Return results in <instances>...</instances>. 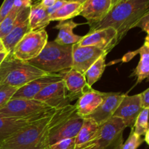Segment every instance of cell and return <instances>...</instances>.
I'll list each match as a JSON object with an SVG mask.
<instances>
[{
  "instance_id": "6da1fadb",
  "label": "cell",
  "mask_w": 149,
  "mask_h": 149,
  "mask_svg": "<svg viewBox=\"0 0 149 149\" xmlns=\"http://www.w3.org/2000/svg\"><path fill=\"white\" fill-rule=\"evenodd\" d=\"M76 109L68 105L57 109L55 113L26 126L0 145L1 149H49L50 130L65 116Z\"/></svg>"
},
{
  "instance_id": "7a4b0ae2",
  "label": "cell",
  "mask_w": 149,
  "mask_h": 149,
  "mask_svg": "<svg viewBox=\"0 0 149 149\" xmlns=\"http://www.w3.org/2000/svg\"><path fill=\"white\" fill-rule=\"evenodd\" d=\"M149 13V0H122L112 7L107 15L97 23L90 24V31L113 28L118 44Z\"/></svg>"
},
{
  "instance_id": "3957f363",
  "label": "cell",
  "mask_w": 149,
  "mask_h": 149,
  "mask_svg": "<svg viewBox=\"0 0 149 149\" xmlns=\"http://www.w3.org/2000/svg\"><path fill=\"white\" fill-rule=\"evenodd\" d=\"M47 74L26 61L9 53L0 65V84L20 88L30 81Z\"/></svg>"
},
{
  "instance_id": "277c9868",
  "label": "cell",
  "mask_w": 149,
  "mask_h": 149,
  "mask_svg": "<svg viewBox=\"0 0 149 149\" xmlns=\"http://www.w3.org/2000/svg\"><path fill=\"white\" fill-rule=\"evenodd\" d=\"M72 49L73 45L48 42L40 54L28 63L47 74H58L72 68Z\"/></svg>"
},
{
  "instance_id": "5b68a950",
  "label": "cell",
  "mask_w": 149,
  "mask_h": 149,
  "mask_svg": "<svg viewBox=\"0 0 149 149\" xmlns=\"http://www.w3.org/2000/svg\"><path fill=\"white\" fill-rule=\"evenodd\" d=\"M48 42L46 30L30 31L15 45L12 55L17 59L28 61L36 58Z\"/></svg>"
},
{
  "instance_id": "8992f818",
  "label": "cell",
  "mask_w": 149,
  "mask_h": 149,
  "mask_svg": "<svg viewBox=\"0 0 149 149\" xmlns=\"http://www.w3.org/2000/svg\"><path fill=\"white\" fill-rule=\"evenodd\" d=\"M126 127L122 119L113 116L100 125L95 137L81 149H106L117 140H122V133Z\"/></svg>"
},
{
  "instance_id": "52a82bcc",
  "label": "cell",
  "mask_w": 149,
  "mask_h": 149,
  "mask_svg": "<svg viewBox=\"0 0 149 149\" xmlns=\"http://www.w3.org/2000/svg\"><path fill=\"white\" fill-rule=\"evenodd\" d=\"M52 109L35 99L12 98L0 109V116L5 117H27Z\"/></svg>"
},
{
  "instance_id": "ba28073f",
  "label": "cell",
  "mask_w": 149,
  "mask_h": 149,
  "mask_svg": "<svg viewBox=\"0 0 149 149\" xmlns=\"http://www.w3.org/2000/svg\"><path fill=\"white\" fill-rule=\"evenodd\" d=\"M84 119L77 113V109L63 118L50 130L49 146L64 139L75 138L82 126Z\"/></svg>"
},
{
  "instance_id": "9c48e42d",
  "label": "cell",
  "mask_w": 149,
  "mask_h": 149,
  "mask_svg": "<svg viewBox=\"0 0 149 149\" xmlns=\"http://www.w3.org/2000/svg\"><path fill=\"white\" fill-rule=\"evenodd\" d=\"M56 111L57 109H51L35 116L22 118L0 116V145L30 124L44 117L51 116Z\"/></svg>"
},
{
  "instance_id": "30bf717a",
  "label": "cell",
  "mask_w": 149,
  "mask_h": 149,
  "mask_svg": "<svg viewBox=\"0 0 149 149\" xmlns=\"http://www.w3.org/2000/svg\"><path fill=\"white\" fill-rule=\"evenodd\" d=\"M63 80L47 86L33 99L55 109H60L70 105L72 102L68 94Z\"/></svg>"
},
{
  "instance_id": "8fae6325",
  "label": "cell",
  "mask_w": 149,
  "mask_h": 149,
  "mask_svg": "<svg viewBox=\"0 0 149 149\" xmlns=\"http://www.w3.org/2000/svg\"><path fill=\"white\" fill-rule=\"evenodd\" d=\"M79 46H88L98 48L109 53L118 45L117 33L113 28H106L93 32H89L82 36L77 44Z\"/></svg>"
},
{
  "instance_id": "7c38bea8",
  "label": "cell",
  "mask_w": 149,
  "mask_h": 149,
  "mask_svg": "<svg viewBox=\"0 0 149 149\" xmlns=\"http://www.w3.org/2000/svg\"><path fill=\"white\" fill-rule=\"evenodd\" d=\"M142 110L141 93L134 95L125 94L113 116L122 119L127 127L132 128L137 117Z\"/></svg>"
},
{
  "instance_id": "4fadbf2b",
  "label": "cell",
  "mask_w": 149,
  "mask_h": 149,
  "mask_svg": "<svg viewBox=\"0 0 149 149\" xmlns=\"http://www.w3.org/2000/svg\"><path fill=\"white\" fill-rule=\"evenodd\" d=\"M105 53L101 49L93 47L73 45L72 68L84 74L88 68Z\"/></svg>"
},
{
  "instance_id": "5bb4252c",
  "label": "cell",
  "mask_w": 149,
  "mask_h": 149,
  "mask_svg": "<svg viewBox=\"0 0 149 149\" xmlns=\"http://www.w3.org/2000/svg\"><path fill=\"white\" fill-rule=\"evenodd\" d=\"M30 9L31 7H26L19 12L14 27L5 37L1 39L9 53H12L15 45L26 33L31 31L29 19Z\"/></svg>"
},
{
  "instance_id": "9a60e30c",
  "label": "cell",
  "mask_w": 149,
  "mask_h": 149,
  "mask_svg": "<svg viewBox=\"0 0 149 149\" xmlns=\"http://www.w3.org/2000/svg\"><path fill=\"white\" fill-rule=\"evenodd\" d=\"M65 83L67 91H68L71 100L78 99L81 95L92 87L87 85L84 74L71 68L58 73Z\"/></svg>"
},
{
  "instance_id": "2e32d148",
  "label": "cell",
  "mask_w": 149,
  "mask_h": 149,
  "mask_svg": "<svg viewBox=\"0 0 149 149\" xmlns=\"http://www.w3.org/2000/svg\"><path fill=\"white\" fill-rule=\"evenodd\" d=\"M61 80H63L62 77L58 74H47L19 88L12 98L33 99V97L47 86Z\"/></svg>"
},
{
  "instance_id": "e0dca14e",
  "label": "cell",
  "mask_w": 149,
  "mask_h": 149,
  "mask_svg": "<svg viewBox=\"0 0 149 149\" xmlns=\"http://www.w3.org/2000/svg\"><path fill=\"white\" fill-rule=\"evenodd\" d=\"M111 9V0H85L79 15L87 20V24L103 20Z\"/></svg>"
},
{
  "instance_id": "ac0fdd59",
  "label": "cell",
  "mask_w": 149,
  "mask_h": 149,
  "mask_svg": "<svg viewBox=\"0 0 149 149\" xmlns=\"http://www.w3.org/2000/svg\"><path fill=\"white\" fill-rule=\"evenodd\" d=\"M107 94L90 88L78 98L75 104L77 113L84 119L89 117L101 104Z\"/></svg>"
},
{
  "instance_id": "d6986e66",
  "label": "cell",
  "mask_w": 149,
  "mask_h": 149,
  "mask_svg": "<svg viewBox=\"0 0 149 149\" xmlns=\"http://www.w3.org/2000/svg\"><path fill=\"white\" fill-rule=\"evenodd\" d=\"M125 94L108 93L101 104L87 118L94 119L99 125H103L113 117L118 106L123 99Z\"/></svg>"
},
{
  "instance_id": "ffe728a7",
  "label": "cell",
  "mask_w": 149,
  "mask_h": 149,
  "mask_svg": "<svg viewBox=\"0 0 149 149\" xmlns=\"http://www.w3.org/2000/svg\"><path fill=\"white\" fill-rule=\"evenodd\" d=\"M130 54L132 55L130 58L137 54L140 55L139 63L132 74V77H136V84L145 79L149 81V36H146L143 44L139 49Z\"/></svg>"
},
{
  "instance_id": "44dd1931",
  "label": "cell",
  "mask_w": 149,
  "mask_h": 149,
  "mask_svg": "<svg viewBox=\"0 0 149 149\" xmlns=\"http://www.w3.org/2000/svg\"><path fill=\"white\" fill-rule=\"evenodd\" d=\"M79 26V23H75L72 20L60 21L55 26V29H58L59 32L54 42L61 45H73L77 44L82 36L75 34L73 31Z\"/></svg>"
},
{
  "instance_id": "7402d4cb",
  "label": "cell",
  "mask_w": 149,
  "mask_h": 149,
  "mask_svg": "<svg viewBox=\"0 0 149 149\" xmlns=\"http://www.w3.org/2000/svg\"><path fill=\"white\" fill-rule=\"evenodd\" d=\"M29 19L31 31L43 30L49 24V15L47 9L40 3V0H36L31 6Z\"/></svg>"
},
{
  "instance_id": "603a6c76",
  "label": "cell",
  "mask_w": 149,
  "mask_h": 149,
  "mask_svg": "<svg viewBox=\"0 0 149 149\" xmlns=\"http://www.w3.org/2000/svg\"><path fill=\"white\" fill-rule=\"evenodd\" d=\"M100 125L92 118H84V122L75 138L76 149H81L95 137Z\"/></svg>"
},
{
  "instance_id": "cb8c5ba5",
  "label": "cell",
  "mask_w": 149,
  "mask_h": 149,
  "mask_svg": "<svg viewBox=\"0 0 149 149\" xmlns=\"http://www.w3.org/2000/svg\"><path fill=\"white\" fill-rule=\"evenodd\" d=\"M82 4L67 0L66 2L57 11L49 15V21H65L79 15Z\"/></svg>"
},
{
  "instance_id": "d4e9b609",
  "label": "cell",
  "mask_w": 149,
  "mask_h": 149,
  "mask_svg": "<svg viewBox=\"0 0 149 149\" xmlns=\"http://www.w3.org/2000/svg\"><path fill=\"white\" fill-rule=\"evenodd\" d=\"M107 53L103 54L100 56L90 68H88L84 74L87 85L92 87V86L97 82L103 75L106 68V58Z\"/></svg>"
},
{
  "instance_id": "484cf974",
  "label": "cell",
  "mask_w": 149,
  "mask_h": 149,
  "mask_svg": "<svg viewBox=\"0 0 149 149\" xmlns=\"http://www.w3.org/2000/svg\"><path fill=\"white\" fill-rule=\"evenodd\" d=\"M24 8V7H23ZM23 8H19L16 6H13L11 11L8 13L4 20L0 23V39H2L10 32L14 27L16 18L19 12Z\"/></svg>"
},
{
  "instance_id": "4316f807",
  "label": "cell",
  "mask_w": 149,
  "mask_h": 149,
  "mask_svg": "<svg viewBox=\"0 0 149 149\" xmlns=\"http://www.w3.org/2000/svg\"><path fill=\"white\" fill-rule=\"evenodd\" d=\"M132 128L134 132L140 136L145 135L149 129V108L143 109L137 117Z\"/></svg>"
},
{
  "instance_id": "83f0119b",
  "label": "cell",
  "mask_w": 149,
  "mask_h": 149,
  "mask_svg": "<svg viewBox=\"0 0 149 149\" xmlns=\"http://www.w3.org/2000/svg\"><path fill=\"white\" fill-rule=\"evenodd\" d=\"M17 90L18 88L12 86L0 84V109L11 100Z\"/></svg>"
},
{
  "instance_id": "f1b7e54d",
  "label": "cell",
  "mask_w": 149,
  "mask_h": 149,
  "mask_svg": "<svg viewBox=\"0 0 149 149\" xmlns=\"http://www.w3.org/2000/svg\"><path fill=\"white\" fill-rule=\"evenodd\" d=\"M143 142L144 139L134 132L133 128H131L130 136L128 137L125 143L122 144L119 149H138Z\"/></svg>"
},
{
  "instance_id": "f546056e",
  "label": "cell",
  "mask_w": 149,
  "mask_h": 149,
  "mask_svg": "<svg viewBox=\"0 0 149 149\" xmlns=\"http://www.w3.org/2000/svg\"><path fill=\"white\" fill-rule=\"evenodd\" d=\"M49 149H76L75 138H69L60 141L49 146Z\"/></svg>"
},
{
  "instance_id": "4dcf8cb0",
  "label": "cell",
  "mask_w": 149,
  "mask_h": 149,
  "mask_svg": "<svg viewBox=\"0 0 149 149\" xmlns=\"http://www.w3.org/2000/svg\"><path fill=\"white\" fill-rule=\"evenodd\" d=\"M15 1V0H4L2 4L0 7V23L11 11L14 6Z\"/></svg>"
},
{
  "instance_id": "1f68e13d",
  "label": "cell",
  "mask_w": 149,
  "mask_h": 149,
  "mask_svg": "<svg viewBox=\"0 0 149 149\" xmlns=\"http://www.w3.org/2000/svg\"><path fill=\"white\" fill-rule=\"evenodd\" d=\"M66 1L67 0H58L53 5L47 8V12L48 15H50L51 14H52V13H55V11H57V10L59 8H61Z\"/></svg>"
},
{
  "instance_id": "d6a6232c",
  "label": "cell",
  "mask_w": 149,
  "mask_h": 149,
  "mask_svg": "<svg viewBox=\"0 0 149 149\" xmlns=\"http://www.w3.org/2000/svg\"><path fill=\"white\" fill-rule=\"evenodd\" d=\"M138 27L141 28L143 31L147 33V36H149V13L143 18Z\"/></svg>"
},
{
  "instance_id": "836d02e7",
  "label": "cell",
  "mask_w": 149,
  "mask_h": 149,
  "mask_svg": "<svg viewBox=\"0 0 149 149\" xmlns=\"http://www.w3.org/2000/svg\"><path fill=\"white\" fill-rule=\"evenodd\" d=\"M141 96L143 109L149 108V87L145 91L141 93Z\"/></svg>"
},
{
  "instance_id": "e575fe53",
  "label": "cell",
  "mask_w": 149,
  "mask_h": 149,
  "mask_svg": "<svg viewBox=\"0 0 149 149\" xmlns=\"http://www.w3.org/2000/svg\"><path fill=\"white\" fill-rule=\"evenodd\" d=\"M58 0H40V3L44 7H45L47 9L53 5Z\"/></svg>"
},
{
  "instance_id": "d590c367",
  "label": "cell",
  "mask_w": 149,
  "mask_h": 149,
  "mask_svg": "<svg viewBox=\"0 0 149 149\" xmlns=\"http://www.w3.org/2000/svg\"><path fill=\"white\" fill-rule=\"evenodd\" d=\"M7 52V49H6L5 47H4V43H3L2 40L0 39V53H1V52Z\"/></svg>"
},
{
  "instance_id": "8d00e7d4",
  "label": "cell",
  "mask_w": 149,
  "mask_h": 149,
  "mask_svg": "<svg viewBox=\"0 0 149 149\" xmlns=\"http://www.w3.org/2000/svg\"><path fill=\"white\" fill-rule=\"evenodd\" d=\"M8 54H9V52H1V53H0V65H1V63H2V61L5 59V58L7 56V55H8Z\"/></svg>"
},
{
  "instance_id": "74e56055",
  "label": "cell",
  "mask_w": 149,
  "mask_h": 149,
  "mask_svg": "<svg viewBox=\"0 0 149 149\" xmlns=\"http://www.w3.org/2000/svg\"><path fill=\"white\" fill-rule=\"evenodd\" d=\"M144 135H145V138H144V141H145V142L149 146V129L147 130V132H146V134Z\"/></svg>"
},
{
  "instance_id": "f35d334b",
  "label": "cell",
  "mask_w": 149,
  "mask_h": 149,
  "mask_svg": "<svg viewBox=\"0 0 149 149\" xmlns=\"http://www.w3.org/2000/svg\"><path fill=\"white\" fill-rule=\"evenodd\" d=\"M121 1H122V0H111V8L113 7H114L116 4H117L118 3L120 2Z\"/></svg>"
},
{
  "instance_id": "ab89813d",
  "label": "cell",
  "mask_w": 149,
  "mask_h": 149,
  "mask_svg": "<svg viewBox=\"0 0 149 149\" xmlns=\"http://www.w3.org/2000/svg\"><path fill=\"white\" fill-rule=\"evenodd\" d=\"M68 1H77V2H79L82 4L85 0H68Z\"/></svg>"
},
{
  "instance_id": "60d3db41",
  "label": "cell",
  "mask_w": 149,
  "mask_h": 149,
  "mask_svg": "<svg viewBox=\"0 0 149 149\" xmlns=\"http://www.w3.org/2000/svg\"><path fill=\"white\" fill-rule=\"evenodd\" d=\"M0 149H1V148H0Z\"/></svg>"
}]
</instances>
